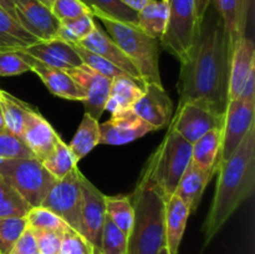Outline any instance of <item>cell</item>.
I'll list each match as a JSON object with an SVG mask.
<instances>
[{"label": "cell", "mask_w": 255, "mask_h": 254, "mask_svg": "<svg viewBox=\"0 0 255 254\" xmlns=\"http://www.w3.org/2000/svg\"><path fill=\"white\" fill-rule=\"evenodd\" d=\"M72 46H74V49L76 50L77 54L80 55L84 65L91 67L92 70L100 72V74L104 75V76L110 77V79H114V77L127 75L126 72L122 71L121 69L115 66L114 64H111V62L107 61V60H105L104 57L96 55L95 52L89 51V50H86L85 47L80 46V45L77 44H72Z\"/></svg>", "instance_id": "74e56055"}, {"label": "cell", "mask_w": 255, "mask_h": 254, "mask_svg": "<svg viewBox=\"0 0 255 254\" xmlns=\"http://www.w3.org/2000/svg\"><path fill=\"white\" fill-rule=\"evenodd\" d=\"M128 237L106 216L102 229L100 254H127Z\"/></svg>", "instance_id": "e575fe53"}, {"label": "cell", "mask_w": 255, "mask_h": 254, "mask_svg": "<svg viewBox=\"0 0 255 254\" xmlns=\"http://www.w3.org/2000/svg\"><path fill=\"white\" fill-rule=\"evenodd\" d=\"M40 41L27 32L16 20L0 9V50H24Z\"/></svg>", "instance_id": "4316f807"}, {"label": "cell", "mask_w": 255, "mask_h": 254, "mask_svg": "<svg viewBox=\"0 0 255 254\" xmlns=\"http://www.w3.org/2000/svg\"><path fill=\"white\" fill-rule=\"evenodd\" d=\"M212 0H194V4H196V11L198 20L201 22H203V20L206 19V14L208 11V7L211 5Z\"/></svg>", "instance_id": "bcb514c9"}, {"label": "cell", "mask_w": 255, "mask_h": 254, "mask_svg": "<svg viewBox=\"0 0 255 254\" xmlns=\"http://www.w3.org/2000/svg\"><path fill=\"white\" fill-rule=\"evenodd\" d=\"M17 52L29 64L31 71L35 72L41 79V81L44 82L45 86L49 89L51 94L65 100L81 102L84 101V90L67 74V71L49 66V65L36 60L35 57L30 56L29 54L24 52L22 50H17Z\"/></svg>", "instance_id": "2e32d148"}, {"label": "cell", "mask_w": 255, "mask_h": 254, "mask_svg": "<svg viewBox=\"0 0 255 254\" xmlns=\"http://www.w3.org/2000/svg\"><path fill=\"white\" fill-rule=\"evenodd\" d=\"M36 254H39V253H36Z\"/></svg>", "instance_id": "9f6ffc18"}, {"label": "cell", "mask_w": 255, "mask_h": 254, "mask_svg": "<svg viewBox=\"0 0 255 254\" xmlns=\"http://www.w3.org/2000/svg\"><path fill=\"white\" fill-rule=\"evenodd\" d=\"M25 218H26L27 227L31 229H42V231H54L64 233L67 228H70L57 214L41 206L30 208Z\"/></svg>", "instance_id": "d590c367"}, {"label": "cell", "mask_w": 255, "mask_h": 254, "mask_svg": "<svg viewBox=\"0 0 255 254\" xmlns=\"http://www.w3.org/2000/svg\"><path fill=\"white\" fill-rule=\"evenodd\" d=\"M37 247L31 229L27 227L9 254H36Z\"/></svg>", "instance_id": "ee69618b"}, {"label": "cell", "mask_w": 255, "mask_h": 254, "mask_svg": "<svg viewBox=\"0 0 255 254\" xmlns=\"http://www.w3.org/2000/svg\"><path fill=\"white\" fill-rule=\"evenodd\" d=\"M106 216L128 237L133 224V206L129 196H105Z\"/></svg>", "instance_id": "4dcf8cb0"}, {"label": "cell", "mask_w": 255, "mask_h": 254, "mask_svg": "<svg viewBox=\"0 0 255 254\" xmlns=\"http://www.w3.org/2000/svg\"><path fill=\"white\" fill-rule=\"evenodd\" d=\"M94 247L86 237L72 228H67L62 234L59 254H95Z\"/></svg>", "instance_id": "ab89813d"}, {"label": "cell", "mask_w": 255, "mask_h": 254, "mask_svg": "<svg viewBox=\"0 0 255 254\" xmlns=\"http://www.w3.org/2000/svg\"><path fill=\"white\" fill-rule=\"evenodd\" d=\"M192 161V144L168 128L163 141L147 162L141 178L153 184L164 201L171 198Z\"/></svg>", "instance_id": "277c9868"}, {"label": "cell", "mask_w": 255, "mask_h": 254, "mask_svg": "<svg viewBox=\"0 0 255 254\" xmlns=\"http://www.w3.org/2000/svg\"><path fill=\"white\" fill-rule=\"evenodd\" d=\"M2 161H4V158H1V157H0V164L2 163Z\"/></svg>", "instance_id": "f5cc1de1"}, {"label": "cell", "mask_w": 255, "mask_h": 254, "mask_svg": "<svg viewBox=\"0 0 255 254\" xmlns=\"http://www.w3.org/2000/svg\"><path fill=\"white\" fill-rule=\"evenodd\" d=\"M31 231L35 237V242H36L37 253L59 254L64 233L54 231H42V229H31Z\"/></svg>", "instance_id": "7bdbcfd3"}, {"label": "cell", "mask_w": 255, "mask_h": 254, "mask_svg": "<svg viewBox=\"0 0 255 254\" xmlns=\"http://www.w3.org/2000/svg\"><path fill=\"white\" fill-rule=\"evenodd\" d=\"M94 17H109L116 21L137 25V12L129 9L121 0H81ZM138 26V25H137Z\"/></svg>", "instance_id": "f546056e"}, {"label": "cell", "mask_w": 255, "mask_h": 254, "mask_svg": "<svg viewBox=\"0 0 255 254\" xmlns=\"http://www.w3.org/2000/svg\"><path fill=\"white\" fill-rule=\"evenodd\" d=\"M144 92V84L128 75L114 77L105 110L111 114L132 110Z\"/></svg>", "instance_id": "603a6c76"}, {"label": "cell", "mask_w": 255, "mask_h": 254, "mask_svg": "<svg viewBox=\"0 0 255 254\" xmlns=\"http://www.w3.org/2000/svg\"><path fill=\"white\" fill-rule=\"evenodd\" d=\"M31 71L17 50H0V76H16Z\"/></svg>", "instance_id": "b9f144b4"}, {"label": "cell", "mask_w": 255, "mask_h": 254, "mask_svg": "<svg viewBox=\"0 0 255 254\" xmlns=\"http://www.w3.org/2000/svg\"><path fill=\"white\" fill-rule=\"evenodd\" d=\"M106 27L109 36L119 45L138 70L143 84L162 85L159 75V40L142 31L137 25L97 17Z\"/></svg>", "instance_id": "5b68a950"}, {"label": "cell", "mask_w": 255, "mask_h": 254, "mask_svg": "<svg viewBox=\"0 0 255 254\" xmlns=\"http://www.w3.org/2000/svg\"><path fill=\"white\" fill-rule=\"evenodd\" d=\"M42 164L59 181L77 166V161L72 154L69 144L65 143L61 137H59L54 149L49 154V157L42 162Z\"/></svg>", "instance_id": "1f68e13d"}, {"label": "cell", "mask_w": 255, "mask_h": 254, "mask_svg": "<svg viewBox=\"0 0 255 254\" xmlns=\"http://www.w3.org/2000/svg\"><path fill=\"white\" fill-rule=\"evenodd\" d=\"M189 214L191 211L187 204L176 194L166 201V207H164L166 247L171 254H178Z\"/></svg>", "instance_id": "7402d4cb"}, {"label": "cell", "mask_w": 255, "mask_h": 254, "mask_svg": "<svg viewBox=\"0 0 255 254\" xmlns=\"http://www.w3.org/2000/svg\"><path fill=\"white\" fill-rule=\"evenodd\" d=\"M216 193L203 224V249L213 241L234 212L253 194L255 186V125L233 154L218 167Z\"/></svg>", "instance_id": "7a4b0ae2"}, {"label": "cell", "mask_w": 255, "mask_h": 254, "mask_svg": "<svg viewBox=\"0 0 255 254\" xmlns=\"http://www.w3.org/2000/svg\"><path fill=\"white\" fill-rule=\"evenodd\" d=\"M95 254H100V253H95Z\"/></svg>", "instance_id": "11a10c76"}, {"label": "cell", "mask_w": 255, "mask_h": 254, "mask_svg": "<svg viewBox=\"0 0 255 254\" xmlns=\"http://www.w3.org/2000/svg\"><path fill=\"white\" fill-rule=\"evenodd\" d=\"M223 22L228 39L229 56L237 42L246 36L249 11L253 0H212Z\"/></svg>", "instance_id": "ffe728a7"}, {"label": "cell", "mask_w": 255, "mask_h": 254, "mask_svg": "<svg viewBox=\"0 0 255 254\" xmlns=\"http://www.w3.org/2000/svg\"><path fill=\"white\" fill-rule=\"evenodd\" d=\"M132 111L156 131L171 122L173 117V102L163 89V85L146 84L143 95L133 105Z\"/></svg>", "instance_id": "9a60e30c"}, {"label": "cell", "mask_w": 255, "mask_h": 254, "mask_svg": "<svg viewBox=\"0 0 255 254\" xmlns=\"http://www.w3.org/2000/svg\"><path fill=\"white\" fill-rule=\"evenodd\" d=\"M96 22H95L92 15H84V16L76 17L60 21V27L55 39L62 40L69 44H77L81 40L86 39L92 31H94Z\"/></svg>", "instance_id": "d6a6232c"}, {"label": "cell", "mask_w": 255, "mask_h": 254, "mask_svg": "<svg viewBox=\"0 0 255 254\" xmlns=\"http://www.w3.org/2000/svg\"><path fill=\"white\" fill-rule=\"evenodd\" d=\"M126 6H128L129 9H132L133 11L138 12L142 7L146 6L151 0H121Z\"/></svg>", "instance_id": "7dc6e473"}, {"label": "cell", "mask_w": 255, "mask_h": 254, "mask_svg": "<svg viewBox=\"0 0 255 254\" xmlns=\"http://www.w3.org/2000/svg\"><path fill=\"white\" fill-rule=\"evenodd\" d=\"M164 1H168V0H164Z\"/></svg>", "instance_id": "db71d44e"}, {"label": "cell", "mask_w": 255, "mask_h": 254, "mask_svg": "<svg viewBox=\"0 0 255 254\" xmlns=\"http://www.w3.org/2000/svg\"><path fill=\"white\" fill-rule=\"evenodd\" d=\"M59 137L57 132L52 128L49 121L42 117L37 109L32 107L27 111L20 138L31 151L35 158L44 162L54 149Z\"/></svg>", "instance_id": "e0dca14e"}, {"label": "cell", "mask_w": 255, "mask_h": 254, "mask_svg": "<svg viewBox=\"0 0 255 254\" xmlns=\"http://www.w3.org/2000/svg\"><path fill=\"white\" fill-rule=\"evenodd\" d=\"M26 228L25 217L0 218V254H9Z\"/></svg>", "instance_id": "8d00e7d4"}, {"label": "cell", "mask_w": 255, "mask_h": 254, "mask_svg": "<svg viewBox=\"0 0 255 254\" xmlns=\"http://www.w3.org/2000/svg\"><path fill=\"white\" fill-rule=\"evenodd\" d=\"M77 45L85 47L89 51L95 52L99 56L104 57L105 60L110 61L111 64H114L115 66H117L119 69H121L122 71L126 72L128 76L133 77L137 81H142V77L139 75L138 70L136 69L133 64H132L131 60L126 56L124 51L119 47V45L109 36V34H106V31L99 27L96 25L94 29V31L86 37V39L81 40L80 42H77Z\"/></svg>", "instance_id": "d6986e66"}, {"label": "cell", "mask_w": 255, "mask_h": 254, "mask_svg": "<svg viewBox=\"0 0 255 254\" xmlns=\"http://www.w3.org/2000/svg\"><path fill=\"white\" fill-rule=\"evenodd\" d=\"M255 70V47L253 40L242 37L234 46L229 61L228 102L239 97L252 71Z\"/></svg>", "instance_id": "44dd1931"}, {"label": "cell", "mask_w": 255, "mask_h": 254, "mask_svg": "<svg viewBox=\"0 0 255 254\" xmlns=\"http://www.w3.org/2000/svg\"><path fill=\"white\" fill-rule=\"evenodd\" d=\"M80 174L81 172L76 166L64 178L56 181L42 201L41 207L54 212L70 228L82 234Z\"/></svg>", "instance_id": "ba28073f"}, {"label": "cell", "mask_w": 255, "mask_h": 254, "mask_svg": "<svg viewBox=\"0 0 255 254\" xmlns=\"http://www.w3.org/2000/svg\"><path fill=\"white\" fill-rule=\"evenodd\" d=\"M168 21L159 45L183 64L196 46L202 22L197 16L194 0H168Z\"/></svg>", "instance_id": "8992f818"}, {"label": "cell", "mask_w": 255, "mask_h": 254, "mask_svg": "<svg viewBox=\"0 0 255 254\" xmlns=\"http://www.w3.org/2000/svg\"><path fill=\"white\" fill-rule=\"evenodd\" d=\"M211 179L212 177L208 172L201 169L193 161H191L177 186L174 194L178 196L187 204L191 213H193L196 212L203 192L206 191Z\"/></svg>", "instance_id": "cb8c5ba5"}, {"label": "cell", "mask_w": 255, "mask_h": 254, "mask_svg": "<svg viewBox=\"0 0 255 254\" xmlns=\"http://www.w3.org/2000/svg\"><path fill=\"white\" fill-rule=\"evenodd\" d=\"M6 131V127H5V121H4V116H2V111L1 107H0V132Z\"/></svg>", "instance_id": "681fc988"}, {"label": "cell", "mask_w": 255, "mask_h": 254, "mask_svg": "<svg viewBox=\"0 0 255 254\" xmlns=\"http://www.w3.org/2000/svg\"><path fill=\"white\" fill-rule=\"evenodd\" d=\"M0 9H2L4 11H6L10 16H12L17 21L16 12H15L14 0H0Z\"/></svg>", "instance_id": "c3c4849f"}, {"label": "cell", "mask_w": 255, "mask_h": 254, "mask_svg": "<svg viewBox=\"0 0 255 254\" xmlns=\"http://www.w3.org/2000/svg\"><path fill=\"white\" fill-rule=\"evenodd\" d=\"M129 199L133 206V224L128 234L127 254H158L166 247V201L158 189L143 178L139 179Z\"/></svg>", "instance_id": "3957f363"}, {"label": "cell", "mask_w": 255, "mask_h": 254, "mask_svg": "<svg viewBox=\"0 0 255 254\" xmlns=\"http://www.w3.org/2000/svg\"><path fill=\"white\" fill-rule=\"evenodd\" d=\"M169 15L168 1L151 0L144 7L137 12L139 29L154 39L161 40L166 30Z\"/></svg>", "instance_id": "484cf974"}, {"label": "cell", "mask_w": 255, "mask_h": 254, "mask_svg": "<svg viewBox=\"0 0 255 254\" xmlns=\"http://www.w3.org/2000/svg\"><path fill=\"white\" fill-rule=\"evenodd\" d=\"M67 74L84 90L85 99L82 104L85 106V112L99 121L105 112L112 79L104 76L86 65L67 70Z\"/></svg>", "instance_id": "5bb4252c"}, {"label": "cell", "mask_w": 255, "mask_h": 254, "mask_svg": "<svg viewBox=\"0 0 255 254\" xmlns=\"http://www.w3.org/2000/svg\"><path fill=\"white\" fill-rule=\"evenodd\" d=\"M31 207L0 176V218L26 217Z\"/></svg>", "instance_id": "836d02e7"}, {"label": "cell", "mask_w": 255, "mask_h": 254, "mask_svg": "<svg viewBox=\"0 0 255 254\" xmlns=\"http://www.w3.org/2000/svg\"><path fill=\"white\" fill-rule=\"evenodd\" d=\"M0 107L4 116L6 131L11 132L15 136H21L25 117H26L27 111L34 106L16 99L9 92L0 90Z\"/></svg>", "instance_id": "f1b7e54d"}, {"label": "cell", "mask_w": 255, "mask_h": 254, "mask_svg": "<svg viewBox=\"0 0 255 254\" xmlns=\"http://www.w3.org/2000/svg\"><path fill=\"white\" fill-rule=\"evenodd\" d=\"M81 187V224L82 234L99 253L102 229L106 219L105 194L100 192L84 174H80Z\"/></svg>", "instance_id": "8fae6325"}, {"label": "cell", "mask_w": 255, "mask_h": 254, "mask_svg": "<svg viewBox=\"0 0 255 254\" xmlns=\"http://www.w3.org/2000/svg\"><path fill=\"white\" fill-rule=\"evenodd\" d=\"M222 129L213 128L192 144V161L211 177L217 171L222 147Z\"/></svg>", "instance_id": "d4e9b609"}, {"label": "cell", "mask_w": 255, "mask_h": 254, "mask_svg": "<svg viewBox=\"0 0 255 254\" xmlns=\"http://www.w3.org/2000/svg\"><path fill=\"white\" fill-rule=\"evenodd\" d=\"M238 99L244 100V101H255V70L251 72L247 79Z\"/></svg>", "instance_id": "f6af8a7d"}, {"label": "cell", "mask_w": 255, "mask_h": 254, "mask_svg": "<svg viewBox=\"0 0 255 254\" xmlns=\"http://www.w3.org/2000/svg\"><path fill=\"white\" fill-rule=\"evenodd\" d=\"M0 176L26 201L31 208L41 206L42 201L57 179L35 157L4 159Z\"/></svg>", "instance_id": "52a82bcc"}, {"label": "cell", "mask_w": 255, "mask_h": 254, "mask_svg": "<svg viewBox=\"0 0 255 254\" xmlns=\"http://www.w3.org/2000/svg\"><path fill=\"white\" fill-rule=\"evenodd\" d=\"M0 157L4 159L30 158L34 157L19 136L9 131L0 132Z\"/></svg>", "instance_id": "f35d334b"}, {"label": "cell", "mask_w": 255, "mask_h": 254, "mask_svg": "<svg viewBox=\"0 0 255 254\" xmlns=\"http://www.w3.org/2000/svg\"><path fill=\"white\" fill-rule=\"evenodd\" d=\"M100 142V124L97 120L85 112L82 121L75 133L74 138L70 142L69 147L72 154L79 162L86 157Z\"/></svg>", "instance_id": "83f0119b"}, {"label": "cell", "mask_w": 255, "mask_h": 254, "mask_svg": "<svg viewBox=\"0 0 255 254\" xmlns=\"http://www.w3.org/2000/svg\"><path fill=\"white\" fill-rule=\"evenodd\" d=\"M255 101H244L242 99L231 100L227 105L224 125L222 129V147L218 167L236 152L239 144L254 126Z\"/></svg>", "instance_id": "9c48e42d"}, {"label": "cell", "mask_w": 255, "mask_h": 254, "mask_svg": "<svg viewBox=\"0 0 255 254\" xmlns=\"http://www.w3.org/2000/svg\"><path fill=\"white\" fill-rule=\"evenodd\" d=\"M224 117L218 116L206 107L192 102L178 105L176 116L171 119L169 128L193 144L197 139L213 128H223Z\"/></svg>", "instance_id": "30bf717a"}, {"label": "cell", "mask_w": 255, "mask_h": 254, "mask_svg": "<svg viewBox=\"0 0 255 254\" xmlns=\"http://www.w3.org/2000/svg\"><path fill=\"white\" fill-rule=\"evenodd\" d=\"M228 39L222 20L202 22L201 34L191 56L181 64L177 87L179 104L192 102L226 116L229 84Z\"/></svg>", "instance_id": "6da1fadb"}, {"label": "cell", "mask_w": 255, "mask_h": 254, "mask_svg": "<svg viewBox=\"0 0 255 254\" xmlns=\"http://www.w3.org/2000/svg\"><path fill=\"white\" fill-rule=\"evenodd\" d=\"M40 1L44 2V4L46 5V6H49V7H50V5H51V2L54 1V0H40Z\"/></svg>", "instance_id": "816d5d0a"}, {"label": "cell", "mask_w": 255, "mask_h": 254, "mask_svg": "<svg viewBox=\"0 0 255 254\" xmlns=\"http://www.w3.org/2000/svg\"><path fill=\"white\" fill-rule=\"evenodd\" d=\"M22 51L49 66L65 70V71L84 65L81 57L74 49L72 44L59 39L37 41L25 47Z\"/></svg>", "instance_id": "ac0fdd59"}, {"label": "cell", "mask_w": 255, "mask_h": 254, "mask_svg": "<svg viewBox=\"0 0 255 254\" xmlns=\"http://www.w3.org/2000/svg\"><path fill=\"white\" fill-rule=\"evenodd\" d=\"M17 22L40 41L56 37L60 21L40 0H14Z\"/></svg>", "instance_id": "4fadbf2b"}, {"label": "cell", "mask_w": 255, "mask_h": 254, "mask_svg": "<svg viewBox=\"0 0 255 254\" xmlns=\"http://www.w3.org/2000/svg\"><path fill=\"white\" fill-rule=\"evenodd\" d=\"M50 10L59 21L92 15L91 10L81 0H54L50 5Z\"/></svg>", "instance_id": "60d3db41"}, {"label": "cell", "mask_w": 255, "mask_h": 254, "mask_svg": "<svg viewBox=\"0 0 255 254\" xmlns=\"http://www.w3.org/2000/svg\"><path fill=\"white\" fill-rule=\"evenodd\" d=\"M154 131L151 125L137 116L132 110L112 114L109 121L100 124L99 144L121 146L141 138Z\"/></svg>", "instance_id": "7c38bea8"}, {"label": "cell", "mask_w": 255, "mask_h": 254, "mask_svg": "<svg viewBox=\"0 0 255 254\" xmlns=\"http://www.w3.org/2000/svg\"><path fill=\"white\" fill-rule=\"evenodd\" d=\"M158 254H171V253H169V251H168V248H167V247H163V248H162L161 251L158 252Z\"/></svg>", "instance_id": "f907efd6"}]
</instances>
